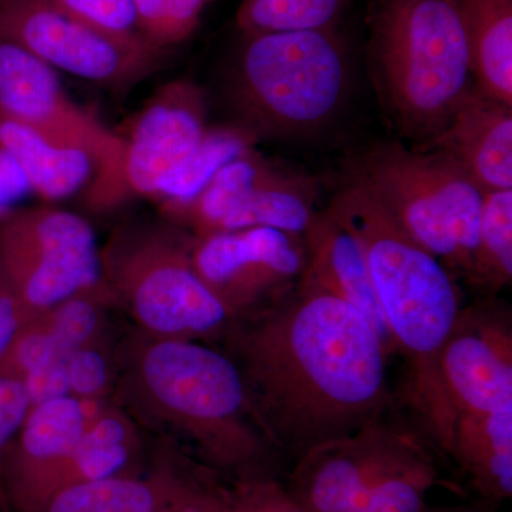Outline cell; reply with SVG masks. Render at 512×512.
Here are the masks:
<instances>
[{
	"label": "cell",
	"instance_id": "d4e9b609",
	"mask_svg": "<svg viewBox=\"0 0 512 512\" xmlns=\"http://www.w3.org/2000/svg\"><path fill=\"white\" fill-rule=\"evenodd\" d=\"M512 282V188L485 191L478 221L473 285L500 291Z\"/></svg>",
	"mask_w": 512,
	"mask_h": 512
},
{
	"label": "cell",
	"instance_id": "83f0119b",
	"mask_svg": "<svg viewBox=\"0 0 512 512\" xmlns=\"http://www.w3.org/2000/svg\"><path fill=\"white\" fill-rule=\"evenodd\" d=\"M137 28L147 45L163 53L181 45L200 26L210 0H131Z\"/></svg>",
	"mask_w": 512,
	"mask_h": 512
},
{
	"label": "cell",
	"instance_id": "ac0fdd59",
	"mask_svg": "<svg viewBox=\"0 0 512 512\" xmlns=\"http://www.w3.org/2000/svg\"><path fill=\"white\" fill-rule=\"evenodd\" d=\"M215 494L210 485L120 474L69 485L42 512H207Z\"/></svg>",
	"mask_w": 512,
	"mask_h": 512
},
{
	"label": "cell",
	"instance_id": "7a4b0ae2",
	"mask_svg": "<svg viewBox=\"0 0 512 512\" xmlns=\"http://www.w3.org/2000/svg\"><path fill=\"white\" fill-rule=\"evenodd\" d=\"M326 210L360 245L394 352L406 362L407 400L448 454L457 414L441 383L439 357L461 311L453 276L348 178Z\"/></svg>",
	"mask_w": 512,
	"mask_h": 512
},
{
	"label": "cell",
	"instance_id": "603a6c76",
	"mask_svg": "<svg viewBox=\"0 0 512 512\" xmlns=\"http://www.w3.org/2000/svg\"><path fill=\"white\" fill-rule=\"evenodd\" d=\"M439 483V471L426 447L387 468L345 512H426L427 493Z\"/></svg>",
	"mask_w": 512,
	"mask_h": 512
},
{
	"label": "cell",
	"instance_id": "9c48e42d",
	"mask_svg": "<svg viewBox=\"0 0 512 512\" xmlns=\"http://www.w3.org/2000/svg\"><path fill=\"white\" fill-rule=\"evenodd\" d=\"M200 87L185 80L161 86L144 104L123 137L119 167L107 183L89 191L93 207L107 208L131 197L156 198L190 160L207 131Z\"/></svg>",
	"mask_w": 512,
	"mask_h": 512
},
{
	"label": "cell",
	"instance_id": "f1b7e54d",
	"mask_svg": "<svg viewBox=\"0 0 512 512\" xmlns=\"http://www.w3.org/2000/svg\"><path fill=\"white\" fill-rule=\"evenodd\" d=\"M134 49L158 52L144 42L131 0H37Z\"/></svg>",
	"mask_w": 512,
	"mask_h": 512
},
{
	"label": "cell",
	"instance_id": "2e32d148",
	"mask_svg": "<svg viewBox=\"0 0 512 512\" xmlns=\"http://www.w3.org/2000/svg\"><path fill=\"white\" fill-rule=\"evenodd\" d=\"M414 150L443 154L483 192L510 190L512 106L471 84L439 136Z\"/></svg>",
	"mask_w": 512,
	"mask_h": 512
},
{
	"label": "cell",
	"instance_id": "f546056e",
	"mask_svg": "<svg viewBox=\"0 0 512 512\" xmlns=\"http://www.w3.org/2000/svg\"><path fill=\"white\" fill-rule=\"evenodd\" d=\"M32 407L22 380L0 373V468ZM0 511H6L0 494Z\"/></svg>",
	"mask_w": 512,
	"mask_h": 512
},
{
	"label": "cell",
	"instance_id": "30bf717a",
	"mask_svg": "<svg viewBox=\"0 0 512 512\" xmlns=\"http://www.w3.org/2000/svg\"><path fill=\"white\" fill-rule=\"evenodd\" d=\"M192 266L232 319L264 308L301 281L303 235L248 228L194 238Z\"/></svg>",
	"mask_w": 512,
	"mask_h": 512
},
{
	"label": "cell",
	"instance_id": "cb8c5ba5",
	"mask_svg": "<svg viewBox=\"0 0 512 512\" xmlns=\"http://www.w3.org/2000/svg\"><path fill=\"white\" fill-rule=\"evenodd\" d=\"M258 138L239 124L208 126L190 160L156 195L165 210L183 205L214 177L225 164L255 147Z\"/></svg>",
	"mask_w": 512,
	"mask_h": 512
},
{
	"label": "cell",
	"instance_id": "7c38bea8",
	"mask_svg": "<svg viewBox=\"0 0 512 512\" xmlns=\"http://www.w3.org/2000/svg\"><path fill=\"white\" fill-rule=\"evenodd\" d=\"M0 40L52 69L114 89L153 73L161 56L123 45L37 0H0Z\"/></svg>",
	"mask_w": 512,
	"mask_h": 512
},
{
	"label": "cell",
	"instance_id": "3957f363",
	"mask_svg": "<svg viewBox=\"0 0 512 512\" xmlns=\"http://www.w3.org/2000/svg\"><path fill=\"white\" fill-rule=\"evenodd\" d=\"M369 45L384 114L413 148L424 146L444 130L473 84L453 0H377Z\"/></svg>",
	"mask_w": 512,
	"mask_h": 512
},
{
	"label": "cell",
	"instance_id": "e575fe53",
	"mask_svg": "<svg viewBox=\"0 0 512 512\" xmlns=\"http://www.w3.org/2000/svg\"><path fill=\"white\" fill-rule=\"evenodd\" d=\"M26 322L25 312L18 302L0 289V360L8 352L19 329Z\"/></svg>",
	"mask_w": 512,
	"mask_h": 512
},
{
	"label": "cell",
	"instance_id": "d6986e66",
	"mask_svg": "<svg viewBox=\"0 0 512 512\" xmlns=\"http://www.w3.org/2000/svg\"><path fill=\"white\" fill-rule=\"evenodd\" d=\"M466 36L473 86L512 106V0H453Z\"/></svg>",
	"mask_w": 512,
	"mask_h": 512
},
{
	"label": "cell",
	"instance_id": "5b68a950",
	"mask_svg": "<svg viewBox=\"0 0 512 512\" xmlns=\"http://www.w3.org/2000/svg\"><path fill=\"white\" fill-rule=\"evenodd\" d=\"M349 64L332 28L244 36L228 94L239 126L256 138L305 136L336 116Z\"/></svg>",
	"mask_w": 512,
	"mask_h": 512
},
{
	"label": "cell",
	"instance_id": "6da1fadb",
	"mask_svg": "<svg viewBox=\"0 0 512 512\" xmlns=\"http://www.w3.org/2000/svg\"><path fill=\"white\" fill-rule=\"evenodd\" d=\"M229 342L259 429L293 461L382 421L389 407L379 333L349 303L301 281L248 313Z\"/></svg>",
	"mask_w": 512,
	"mask_h": 512
},
{
	"label": "cell",
	"instance_id": "836d02e7",
	"mask_svg": "<svg viewBox=\"0 0 512 512\" xmlns=\"http://www.w3.org/2000/svg\"><path fill=\"white\" fill-rule=\"evenodd\" d=\"M255 485L265 512H309L289 494L285 484L276 478L256 480Z\"/></svg>",
	"mask_w": 512,
	"mask_h": 512
},
{
	"label": "cell",
	"instance_id": "ba28073f",
	"mask_svg": "<svg viewBox=\"0 0 512 512\" xmlns=\"http://www.w3.org/2000/svg\"><path fill=\"white\" fill-rule=\"evenodd\" d=\"M190 244L163 232L121 238L107 268L144 328L165 339L220 332L231 316L192 266Z\"/></svg>",
	"mask_w": 512,
	"mask_h": 512
},
{
	"label": "cell",
	"instance_id": "484cf974",
	"mask_svg": "<svg viewBox=\"0 0 512 512\" xmlns=\"http://www.w3.org/2000/svg\"><path fill=\"white\" fill-rule=\"evenodd\" d=\"M130 456L131 433L127 421L116 413H101L87 423L74 451L64 488L84 481L120 476Z\"/></svg>",
	"mask_w": 512,
	"mask_h": 512
},
{
	"label": "cell",
	"instance_id": "ffe728a7",
	"mask_svg": "<svg viewBox=\"0 0 512 512\" xmlns=\"http://www.w3.org/2000/svg\"><path fill=\"white\" fill-rule=\"evenodd\" d=\"M0 150L18 163L30 190L45 200L69 197L96 170L89 154L55 143L3 114H0Z\"/></svg>",
	"mask_w": 512,
	"mask_h": 512
},
{
	"label": "cell",
	"instance_id": "d6a6232c",
	"mask_svg": "<svg viewBox=\"0 0 512 512\" xmlns=\"http://www.w3.org/2000/svg\"><path fill=\"white\" fill-rule=\"evenodd\" d=\"M29 192L32 190L18 163L0 150V218Z\"/></svg>",
	"mask_w": 512,
	"mask_h": 512
},
{
	"label": "cell",
	"instance_id": "8d00e7d4",
	"mask_svg": "<svg viewBox=\"0 0 512 512\" xmlns=\"http://www.w3.org/2000/svg\"><path fill=\"white\" fill-rule=\"evenodd\" d=\"M210 2H211V0H210Z\"/></svg>",
	"mask_w": 512,
	"mask_h": 512
},
{
	"label": "cell",
	"instance_id": "5bb4252c",
	"mask_svg": "<svg viewBox=\"0 0 512 512\" xmlns=\"http://www.w3.org/2000/svg\"><path fill=\"white\" fill-rule=\"evenodd\" d=\"M423 446L414 434L377 421L303 454L285 487L306 511L345 512L376 477Z\"/></svg>",
	"mask_w": 512,
	"mask_h": 512
},
{
	"label": "cell",
	"instance_id": "4fadbf2b",
	"mask_svg": "<svg viewBox=\"0 0 512 512\" xmlns=\"http://www.w3.org/2000/svg\"><path fill=\"white\" fill-rule=\"evenodd\" d=\"M454 412H512L511 315L497 302L461 308L439 357Z\"/></svg>",
	"mask_w": 512,
	"mask_h": 512
},
{
	"label": "cell",
	"instance_id": "4316f807",
	"mask_svg": "<svg viewBox=\"0 0 512 512\" xmlns=\"http://www.w3.org/2000/svg\"><path fill=\"white\" fill-rule=\"evenodd\" d=\"M345 0H242L237 25L242 35L332 28Z\"/></svg>",
	"mask_w": 512,
	"mask_h": 512
},
{
	"label": "cell",
	"instance_id": "1f68e13d",
	"mask_svg": "<svg viewBox=\"0 0 512 512\" xmlns=\"http://www.w3.org/2000/svg\"><path fill=\"white\" fill-rule=\"evenodd\" d=\"M66 359L42 367V369L23 377L22 382L25 383L26 389H28L32 406L46 402V400L56 399V397L69 396Z\"/></svg>",
	"mask_w": 512,
	"mask_h": 512
},
{
	"label": "cell",
	"instance_id": "8fae6325",
	"mask_svg": "<svg viewBox=\"0 0 512 512\" xmlns=\"http://www.w3.org/2000/svg\"><path fill=\"white\" fill-rule=\"evenodd\" d=\"M0 114L89 154L96 167L90 190L107 183L119 167L123 137L77 106L55 69L5 40H0Z\"/></svg>",
	"mask_w": 512,
	"mask_h": 512
},
{
	"label": "cell",
	"instance_id": "4dcf8cb0",
	"mask_svg": "<svg viewBox=\"0 0 512 512\" xmlns=\"http://www.w3.org/2000/svg\"><path fill=\"white\" fill-rule=\"evenodd\" d=\"M67 380L70 392L80 397H93L104 389L107 383V363L94 349L80 348L66 359Z\"/></svg>",
	"mask_w": 512,
	"mask_h": 512
},
{
	"label": "cell",
	"instance_id": "9a60e30c",
	"mask_svg": "<svg viewBox=\"0 0 512 512\" xmlns=\"http://www.w3.org/2000/svg\"><path fill=\"white\" fill-rule=\"evenodd\" d=\"M87 423L84 407L74 397L30 407L0 468V494L8 512H42L64 488Z\"/></svg>",
	"mask_w": 512,
	"mask_h": 512
},
{
	"label": "cell",
	"instance_id": "277c9868",
	"mask_svg": "<svg viewBox=\"0 0 512 512\" xmlns=\"http://www.w3.org/2000/svg\"><path fill=\"white\" fill-rule=\"evenodd\" d=\"M138 380L154 409L212 466L239 480L276 478L279 453L259 429L231 357L188 339H163L141 352Z\"/></svg>",
	"mask_w": 512,
	"mask_h": 512
},
{
	"label": "cell",
	"instance_id": "8992f818",
	"mask_svg": "<svg viewBox=\"0 0 512 512\" xmlns=\"http://www.w3.org/2000/svg\"><path fill=\"white\" fill-rule=\"evenodd\" d=\"M346 173L417 244L473 284L483 191L453 161L384 141L350 158Z\"/></svg>",
	"mask_w": 512,
	"mask_h": 512
},
{
	"label": "cell",
	"instance_id": "52a82bcc",
	"mask_svg": "<svg viewBox=\"0 0 512 512\" xmlns=\"http://www.w3.org/2000/svg\"><path fill=\"white\" fill-rule=\"evenodd\" d=\"M99 276L96 238L79 215L29 208L0 218V289L26 320L89 291Z\"/></svg>",
	"mask_w": 512,
	"mask_h": 512
},
{
	"label": "cell",
	"instance_id": "44dd1931",
	"mask_svg": "<svg viewBox=\"0 0 512 512\" xmlns=\"http://www.w3.org/2000/svg\"><path fill=\"white\" fill-rule=\"evenodd\" d=\"M448 456L478 493L504 501L512 495V412L458 414Z\"/></svg>",
	"mask_w": 512,
	"mask_h": 512
},
{
	"label": "cell",
	"instance_id": "e0dca14e",
	"mask_svg": "<svg viewBox=\"0 0 512 512\" xmlns=\"http://www.w3.org/2000/svg\"><path fill=\"white\" fill-rule=\"evenodd\" d=\"M303 239L306 268L301 278L302 284L328 292L349 303L379 333L387 352L390 355L396 353L384 323L365 256L355 237L325 208V211L316 212Z\"/></svg>",
	"mask_w": 512,
	"mask_h": 512
},
{
	"label": "cell",
	"instance_id": "d590c367",
	"mask_svg": "<svg viewBox=\"0 0 512 512\" xmlns=\"http://www.w3.org/2000/svg\"><path fill=\"white\" fill-rule=\"evenodd\" d=\"M426 512H474V511L466 510V508H434V510H429V508H426Z\"/></svg>",
	"mask_w": 512,
	"mask_h": 512
},
{
	"label": "cell",
	"instance_id": "7402d4cb",
	"mask_svg": "<svg viewBox=\"0 0 512 512\" xmlns=\"http://www.w3.org/2000/svg\"><path fill=\"white\" fill-rule=\"evenodd\" d=\"M282 171L252 148L225 164L190 201L165 211L187 224L194 238L217 234L227 215Z\"/></svg>",
	"mask_w": 512,
	"mask_h": 512
}]
</instances>
